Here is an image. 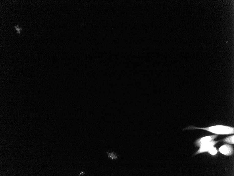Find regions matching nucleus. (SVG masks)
I'll use <instances>...</instances> for the list:
<instances>
[{
	"label": "nucleus",
	"instance_id": "f257e3e1",
	"mask_svg": "<svg viewBox=\"0 0 234 176\" xmlns=\"http://www.w3.org/2000/svg\"><path fill=\"white\" fill-rule=\"evenodd\" d=\"M189 129H199L206 131L212 133L217 135H228V134H234V128L232 127L228 126L216 125L209 127L205 128H199L195 127L189 126L186 128L184 130Z\"/></svg>",
	"mask_w": 234,
	"mask_h": 176
},
{
	"label": "nucleus",
	"instance_id": "f03ea898",
	"mask_svg": "<svg viewBox=\"0 0 234 176\" xmlns=\"http://www.w3.org/2000/svg\"><path fill=\"white\" fill-rule=\"evenodd\" d=\"M220 140L218 141H214L213 140L211 141L206 143L201 144L200 147V149L198 151L195 153V155L207 152L212 146H214L217 143L220 141Z\"/></svg>",
	"mask_w": 234,
	"mask_h": 176
},
{
	"label": "nucleus",
	"instance_id": "7ed1b4c3",
	"mask_svg": "<svg viewBox=\"0 0 234 176\" xmlns=\"http://www.w3.org/2000/svg\"><path fill=\"white\" fill-rule=\"evenodd\" d=\"M218 151L224 155L231 156L234 154V148L232 145L226 144L221 146L219 148Z\"/></svg>",
	"mask_w": 234,
	"mask_h": 176
},
{
	"label": "nucleus",
	"instance_id": "20e7f679",
	"mask_svg": "<svg viewBox=\"0 0 234 176\" xmlns=\"http://www.w3.org/2000/svg\"><path fill=\"white\" fill-rule=\"evenodd\" d=\"M218 135L215 134V135L206 136L204 137L201 138L196 141L195 144L197 147H200L201 144L214 140L217 137Z\"/></svg>",
	"mask_w": 234,
	"mask_h": 176
},
{
	"label": "nucleus",
	"instance_id": "39448f33",
	"mask_svg": "<svg viewBox=\"0 0 234 176\" xmlns=\"http://www.w3.org/2000/svg\"><path fill=\"white\" fill-rule=\"evenodd\" d=\"M222 141L223 142H226V143L229 144H234V136L233 135L229 136L227 137L224 139H223Z\"/></svg>",
	"mask_w": 234,
	"mask_h": 176
},
{
	"label": "nucleus",
	"instance_id": "423d86ee",
	"mask_svg": "<svg viewBox=\"0 0 234 176\" xmlns=\"http://www.w3.org/2000/svg\"><path fill=\"white\" fill-rule=\"evenodd\" d=\"M107 153L108 157L112 160H117L119 156V155H118L117 154L115 153L114 152H111L110 153L107 152Z\"/></svg>",
	"mask_w": 234,
	"mask_h": 176
},
{
	"label": "nucleus",
	"instance_id": "0eeeda50",
	"mask_svg": "<svg viewBox=\"0 0 234 176\" xmlns=\"http://www.w3.org/2000/svg\"><path fill=\"white\" fill-rule=\"evenodd\" d=\"M207 152L208 153L210 154L211 155H215L217 153L218 150L216 147L213 146Z\"/></svg>",
	"mask_w": 234,
	"mask_h": 176
},
{
	"label": "nucleus",
	"instance_id": "6e6552de",
	"mask_svg": "<svg viewBox=\"0 0 234 176\" xmlns=\"http://www.w3.org/2000/svg\"><path fill=\"white\" fill-rule=\"evenodd\" d=\"M14 28H15L16 30H17V34H20V31L22 30V28H20L19 25H17V26H14Z\"/></svg>",
	"mask_w": 234,
	"mask_h": 176
},
{
	"label": "nucleus",
	"instance_id": "1a4fd4ad",
	"mask_svg": "<svg viewBox=\"0 0 234 176\" xmlns=\"http://www.w3.org/2000/svg\"><path fill=\"white\" fill-rule=\"evenodd\" d=\"M85 174V173L83 172H82L81 173H80V174L79 176H80V175H82V174Z\"/></svg>",
	"mask_w": 234,
	"mask_h": 176
}]
</instances>
